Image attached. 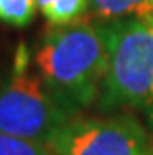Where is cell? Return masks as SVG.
<instances>
[{
  "label": "cell",
  "mask_w": 153,
  "mask_h": 155,
  "mask_svg": "<svg viewBox=\"0 0 153 155\" xmlns=\"http://www.w3.org/2000/svg\"><path fill=\"white\" fill-rule=\"evenodd\" d=\"M107 59V24L96 26L81 21L48 30L33 54L44 87L70 114L100 98Z\"/></svg>",
  "instance_id": "6da1fadb"
},
{
  "label": "cell",
  "mask_w": 153,
  "mask_h": 155,
  "mask_svg": "<svg viewBox=\"0 0 153 155\" xmlns=\"http://www.w3.org/2000/svg\"><path fill=\"white\" fill-rule=\"evenodd\" d=\"M90 11L105 21L153 13V0H90Z\"/></svg>",
  "instance_id": "8992f818"
},
{
  "label": "cell",
  "mask_w": 153,
  "mask_h": 155,
  "mask_svg": "<svg viewBox=\"0 0 153 155\" xmlns=\"http://www.w3.org/2000/svg\"><path fill=\"white\" fill-rule=\"evenodd\" d=\"M70 116L30 68L28 48L21 45L11 74L0 80V131L46 146Z\"/></svg>",
  "instance_id": "3957f363"
},
{
  "label": "cell",
  "mask_w": 153,
  "mask_h": 155,
  "mask_svg": "<svg viewBox=\"0 0 153 155\" xmlns=\"http://www.w3.org/2000/svg\"><path fill=\"white\" fill-rule=\"evenodd\" d=\"M109 59L100 91V109H133L153 126V28L142 17L107 22Z\"/></svg>",
  "instance_id": "7a4b0ae2"
},
{
  "label": "cell",
  "mask_w": 153,
  "mask_h": 155,
  "mask_svg": "<svg viewBox=\"0 0 153 155\" xmlns=\"http://www.w3.org/2000/svg\"><path fill=\"white\" fill-rule=\"evenodd\" d=\"M37 9L52 26L78 22L90 9V0H37Z\"/></svg>",
  "instance_id": "5b68a950"
},
{
  "label": "cell",
  "mask_w": 153,
  "mask_h": 155,
  "mask_svg": "<svg viewBox=\"0 0 153 155\" xmlns=\"http://www.w3.org/2000/svg\"><path fill=\"white\" fill-rule=\"evenodd\" d=\"M0 155H50L44 144L0 131Z\"/></svg>",
  "instance_id": "ba28073f"
},
{
  "label": "cell",
  "mask_w": 153,
  "mask_h": 155,
  "mask_svg": "<svg viewBox=\"0 0 153 155\" xmlns=\"http://www.w3.org/2000/svg\"><path fill=\"white\" fill-rule=\"evenodd\" d=\"M142 18H144V21H146V22H148V24L153 28V13H148V15H144Z\"/></svg>",
  "instance_id": "9c48e42d"
},
{
  "label": "cell",
  "mask_w": 153,
  "mask_h": 155,
  "mask_svg": "<svg viewBox=\"0 0 153 155\" xmlns=\"http://www.w3.org/2000/svg\"><path fill=\"white\" fill-rule=\"evenodd\" d=\"M37 11V0H0V22L15 28L28 26Z\"/></svg>",
  "instance_id": "52a82bcc"
},
{
  "label": "cell",
  "mask_w": 153,
  "mask_h": 155,
  "mask_svg": "<svg viewBox=\"0 0 153 155\" xmlns=\"http://www.w3.org/2000/svg\"><path fill=\"white\" fill-rule=\"evenodd\" d=\"M50 146L55 155H151L148 133L131 114L70 118Z\"/></svg>",
  "instance_id": "277c9868"
}]
</instances>
